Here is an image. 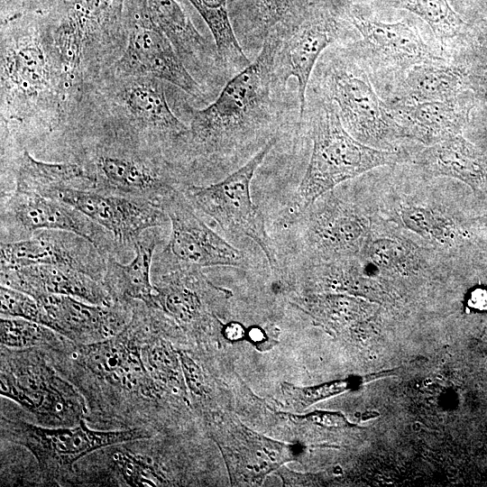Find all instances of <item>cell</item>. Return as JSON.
I'll list each match as a JSON object with an SVG mask.
<instances>
[{"mask_svg":"<svg viewBox=\"0 0 487 487\" xmlns=\"http://www.w3.org/2000/svg\"><path fill=\"white\" fill-rule=\"evenodd\" d=\"M416 163L430 176L452 177L470 185H477L486 174L475 151L459 135L427 146L417 155Z\"/></svg>","mask_w":487,"mask_h":487,"instance_id":"4316f807","label":"cell"},{"mask_svg":"<svg viewBox=\"0 0 487 487\" xmlns=\"http://www.w3.org/2000/svg\"><path fill=\"white\" fill-rule=\"evenodd\" d=\"M313 1L234 0V8L229 11L233 28L252 61L273 31L298 16Z\"/></svg>","mask_w":487,"mask_h":487,"instance_id":"cb8c5ba5","label":"cell"},{"mask_svg":"<svg viewBox=\"0 0 487 487\" xmlns=\"http://www.w3.org/2000/svg\"><path fill=\"white\" fill-rule=\"evenodd\" d=\"M46 198L76 208L111 233L122 244L133 246L146 230L170 223L160 204L142 198L76 188L53 190Z\"/></svg>","mask_w":487,"mask_h":487,"instance_id":"4fadbf2b","label":"cell"},{"mask_svg":"<svg viewBox=\"0 0 487 487\" xmlns=\"http://www.w3.org/2000/svg\"><path fill=\"white\" fill-rule=\"evenodd\" d=\"M155 228L143 232L133 244L134 258L122 264L115 258H106L104 284L111 295L120 299L140 300L155 308L157 289L151 282V269L158 237Z\"/></svg>","mask_w":487,"mask_h":487,"instance_id":"d4e9b609","label":"cell"},{"mask_svg":"<svg viewBox=\"0 0 487 487\" xmlns=\"http://www.w3.org/2000/svg\"><path fill=\"white\" fill-rule=\"evenodd\" d=\"M346 18L361 34L352 50L365 67L389 72H407L421 63L444 62L441 53L429 46L405 21L383 23L368 18L345 0Z\"/></svg>","mask_w":487,"mask_h":487,"instance_id":"8fae6325","label":"cell"},{"mask_svg":"<svg viewBox=\"0 0 487 487\" xmlns=\"http://www.w3.org/2000/svg\"><path fill=\"white\" fill-rule=\"evenodd\" d=\"M127 0H73L57 22V35L69 53L97 60L104 46L120 38Z\"/></svg>","mask_w":487,"mask_h":487,"instance_id":"2e32d148","label":"cell"},{"mask_svg":"<svg viewBox=\"0 0 487 487\" xmlns=\"http://www.w3.org/2000/svg\"><path fill=\"white\" fill-rule=\"evenodd\" d=\"M138 1L148 18L170 39L188 70L192 69L206 81H226L216 46L199 33L175 0Z\"/></svg>","mask_w":487,"mask_h":487,"instance_id":"44dd1931","label":"cell"},{"mask_svg":"<svg viewBox=\"0 0 487 487\" xmlns=\"http://www.w3.org/2000/svg\"><path fill=\"white\" fill-rule=\"evenodd\" d=\"M124 25L126 44L112 65L115 78H155L195 98H205L200 82L188 69L166 34L148 18L138 0L126 1Z\"/></svg>","mask_w":487,"mask_h":487,"instance_id":"ba28073f","label":"cell"},{"mask_svg":"<svg viewBox=\"0 0 487 487\" xmlns=\"http://www.w3.org/2000/svg\"><path fill=\"white\" fill-rule=\"evenodd\" d=\"M345 1L314 0L298 16L271 34L276 38L275 69L285 84L293 78L297 82L301 125L307 102V91L315 67L324 51L340 36L341 14Z\"/></svg>","mask_w":487,"mask_h":487,"instance_id":"8992f818","label":"cell"},{"mask_svg":"<svg viewBox=\"0 0 487 487\" xmlns=\"http://www.w3.org/2000/svg\"><path fill=\"white\" fill-rule=\"evenodd\" d=\"M399 371L400 368H397L365 375L352 376L346 379L337 380L308 388L298 389L292 387L290 390H289L285 386V390L290 391V395L295 397L296 401L301 408H306L319 400L328 399L347 391L358 389L370 381L395 375Z\"/></svg>","mask_w":487,"mask_h":487,"instance_id":"1f68e13d","label":"cell"},{"mask_svg":"<svg viewBox=\"0 0 487 487\" xmlns=\"http://www.w3.org/2000/svg\"><path fill=\"white\" fill-rule=\"evenodd\" d=\"M306 419L312 424L326 428L347 429L356 427L339 412L316 411L307 415Z\"/></svg>","mask_w":487,"mask_h":487,"instance_id":"8d00e7d4","label":"cell"},{"mask_svg":"<svg viewBox=\"0 0 487 487\" xmlns=\"http://www.w3.org/2000/svg\"><path fill=\"white\" fill-rule=\"evenodd\" d=\"M403 138L427 146L457 135L466 118V109L457 98L406 104L387 103Z\"/></svg>","mask_w":487,"mask_h":487,"instance_id":"603a6c76","label":"cell"},{"mask_svg":"<svg viewBox=\"0 0 487 487\" xmlns=\"http://www.w3.org/2000/svg\"><path fill=\"white\" fill-rule=\"evenodd\" d=\"M2 225L32 235L39 230H63L91 242L105 256L112 234L76 208L38 194L14 190L2 207Z\"/></svg>","mask_w":487,"mask_h":487,"instance_id":"9a60e30c","label":"cell"},{"mask_svg":"<svg viewBox=\"0 0 487 487\" xmlns=\"http://www.w3.org/2000/svg\"><path fill=\"white\" fill-rule=\"evenodd\" d=\"M364 68L352 48H337L322 54L313 73L317 74L319 95L335 104L352 136L369 146L394 151L392 142L403 136Z\"/></svg>","mask_w":487,"mask_h":487,"instance_id":"277c9868","label":"cell"},{"mask_svg":"<svg viewBox=\"0 0 487 487\" xmlns=\"http://www.w3.org/2000/svg\"><path fill=\"white\" fill-rule=\"evenodd\" d=\"M36 299L44 311L43 326L80 345L108 339L126 326L125 314L119 308L66 295L49 294Z\"/></svg>","mask_w":487,"mask_h":487,"instance_id":"d6986e66","label":"cell"},{"mask_svg":"<svg viewBox=\"0 0 487 487\" xmlns=\"http://www.w3.org/2000/svg\"><path fill=\"white\" fill-rule=\"evenodd\" d=\"M15 181V190L43 197L60 188H96L95 175L82 166L39 161L27 151H23L19 158Z\"/></svg>","mask_w":487,"mask_h":487,"instance_id":"484cf974","label":"cell"},{"mask_svg":"<svg viewBox=\"0 0 487 487\" xmlns=\"http://www.w3.org/2000/svg\"><path fill=\"white\" fill-rule=\"evenodd\" d=\"M133 320L117 335L80 345L78 359L96 377L130 392L149 397L153 387L142 360Z\"/></svg>","mask_w":487,"mask_h":487,"instance_id":"ac0fdd59","label":"cell"},{"mask_svg":"<svg viewBox=\"0 0 487 487\" xmlns=\"http://www.w3.org/2000/svg\"><path fill=\"white\" fill-rule=\"evenodd\" d=\"M51 328L20 317H1V345L7 347H32L47 344L55 337Z\"/></svg>","mask_w":487,"mask_h":487,"instance_id":"d6a6232c","label":"cell"},{"mask_svg":"<svg viewBox=\"0 0 487 487\" xmlns=\"http://www.w3.org/2000/svg\"><path fill=\"white\" fill-rule=\"evenodd\" d=\"M1 285L34 299L49 294L66 295L101 306H111L112 300L108 290L98 280L65 265H1Z\"/></svg>","mask_w":487,"mask_h":487,"instance_id":"ffe728a7","label":"cell"},{"mask_svg":"<svg viewBox=\"0 0 487 487\" xmlns=\"http://www.w3.org/2000/svg\"><path fill=\"white\" fill-rule=\"evenodd\" d=\"M179 357L188 386L195 394H202L205 385L201 370L188 355L180 353Z\"/></svg>","mask_w":487,"mask_h":487,"instance_id":"74e56055","label":"cell"},{"mask_svg":"<svg viewBox=\"0 0 487 487\" xmlns=\"http://www.w3.org/2000/svg\"><path fill=\"white\" fill-rule=\"evenodd\" d=\"M400 216L406 227L432 242L446 244L454 234L447 217L429 207H403Z\"/></svg>","mask_w":487,"mask_h":487,"instance_id":"4dcf8cb0","label":"cell"},{"mask_svg":"<svg viewBox=\"0 0 487 487\" xmlns=\"http://www.w3.org/2000/svg\"><path fill=\"white\" fill-rule=\"evenodd\" d=\"M247 331L237 322H231L224 327V335L230 341H238L246 336Z\"/></svg>","mask_w":487,"mask_h":487,"instance_id":"ab89813d","label":"cell"},{"mask_svg":"<svg viewBox=\"0 0 487 487\" xmlns=\"http://www.w3.org/2000/svg\"><path fill=\"white\" fill-rule=\"evenodd\" d=\"M96 190L142 198L161 205L176 188L155 164L119 152H101L96 160Z\"/></svg>","mask_w":487,"mask_h":487,"instance_id":"7402d4cb","label":"cell"},{"mask_svg":"<svg viewBox=\"0 0 487 487\" xmlns=\"http://www.w3.org/2000/svg\"><path fill=\"white\" fill-rule=\"evenodd\" d=\"M279 138L272 139L225 179L208 186L188 185L181 189L194 207L210 216L223 230L252 239L276 274L281 273L282 265L267 234L262 215L252 200L250 187L256 170Z\"/></svg>","mask_w":487,"mask_h":487,"instance_id":"5b68a950","label":"cell"},{"mask_svg":"<svg viewBox=\"0 0 487 487\" xmlns=\"http://www.w3.org/2000/svg\"><path fill=\"white\" fill-rule=\"evenodd\" d=\"M327 193L299 215L303 216L301 246L311 260L308 262L354 257L370 238L367 219Z\"/></svg>","mask_w":487,"mask_h":487,"instance_id":"7c38bea8","label":"cell"},{"mask_svg":"<svg viewBox=\"0 0 487 487\" xmlns=\"http://www.w3.org/2000/svg\"><path fill=\"white\" fill-rule=\"evenodd\" d=\"M465 306L469 310L487 311V287H477L472 289L465 299Z\"/></svg>","mask_w":487,"mask_h":487,"instance_id":"f35d334b","label":"cell"},{"mask_svg":"<svg viewBox=\"0 0 487 487\" xmlns=\"http://www.w3.org/2000/svg\"><path fill=\"white\" fill-rule=\"evenodd\" d=\"M161 206L171 225L170 240L161 254L163 267H248L244 253L208 227L195 213L181 190L166 196Z\"/></svg>","mask_w":487,"mask_h":487,"instance_id":"30bf717a","label":"cell"},{"mask_svg":"<svg viewBox=\"0 0 487 487\" xmlns=\"http://www.w3.org/2000/svg\"><path fill=\"white\" fill-rule=\"evenodd\" d=\"M1 428L13 442L26 447L41 470L53 478L69 473L75 462L96 449L149 437L142 428L93 430L83 419L77 426L45 427L2 418Z\"/></svg>","mask_w":487,"mask_h":487,"instance_id":"9c48e42d","label":"cell"},{"mask_svg":"<svg viewBox=\"0 0 487 487\" xmlns=\"http://www.w3.org/2000/svg\"><path fill=\"white\" fill-rule=\"evenodd\" d=\"M319 97L310 112L313 146L294 198L293 218L339 183L401 159L396 151L374 148L355 139L342 124L335 104Z\"/></svg>","mask_w":487,"mask_h":487,"instance_id":"3957f363","label":"cell"},{"mask_svg":"<svg viewBox=\"0 0 487 487\" xmlns=\"http://www.w3.org/2000/svg\"><path fill=\"white\" fill-rule=\"evenodd\" d=\"M1 117L5 122L56 126L73 88L53 25L21 15L2 23Z\"/></svg>","mask_w":487,"mask_h":487,"instance_id":"7a4b0ae2","label":"cell"},{"mask_svg":"<svg viewBox=\"0 0 487 487\" xmlns=\"http://www.w3.org/2000/svg\"><path fill=\"white\" fill-rule=\"evenodd\" d=\"M0 299L3 317H20L43 325L44 311L31 295L1 285Z\"/></svg>","mask_w":487,"mask_h":487,"instance_id":"e575fe53","label":"cell"},{"mask_svg":"<svg viewBox=\"0 0 487 487\" xmlns=\"http://www.w3.org/2000/svg\"><path fill=\"white\" fill-rule=\"evenodd\" d=\"M0 392L47 425L76 426L86 412L79 393L37 354L2 358Z\"/></svg>","mask_w":487,"mask_h":487,"instance_id":"52a82bcc","label":"cell"},{"mask_svg":"<svg viewBox=\"0 0 487 487\" xmlns=\"http://www.w3.org/2000/svg\"><path fill=\"white\" fill-rule=\"evenodd\" d=\"M275 49L271 34L251 64L228 79L211 104L194 110L185 142L192 155L222 168L233 167L280 137L287 84L275 69Z\"/></svg>","mask_w":487,"mask_h":487,"instance_id":"6da1fadb","label":"cell"},{"mask_svg":"<svg viewBox=\"0 0 487 487\" xmlns=\"http://www.w3.org/2000/svg\"><path fill=\"white\" fill-rule=\"evenodd\" d=\"M207 23L226 80L252 62L239 43L230 18L229 0H188Z\"/></svg>","mask_w":487,"mask_h":487,"instance_id":"f1b7e54d","label":"cell"},{"mask_svg":"<svg viewBox=\"0 0 487 487\" xmlns=\"http://www.w3.org/2000/svg\"><path fill=\"white\" fill-rule=\"evenodd\" d=\"M394 8L408 10L423 19L442 43L455 37L464 22L447 0H381Z\"/></svg>","mask_w":487,"mask_h":487,"instance_id":"f546056e","label":"cell"},{"mask_svg":"<svg viewBox=\"0 0 487 487\" xmlns=\"http://www.w3.org/2000/svg\"><path fill=\"white\" fill-rule=\"evenodd\" d=\"M246 335L253 343H261L266 338L264 331L258 326H253L247 330Z\"/></svg>","mask_w":487,"mask_h":487,"instance_id":"60d3db41","label":"cell"},{"mask_svg":"<svg viewBox=\"0 0 487 487\" xmlns=\"http://www.w3.org/2000/svg\"><path fill=\"white\" fill-rule=\"evenodd\" d=\"M464 87L459 68L437 63H421L409 69L401 81L400 94L391 101L415 104L445 101L456 97Z\"/></svg>","mask_w":487,"mask_h":487,"instance_id":"83f0119b","label":"cell"},{"mask_svg":"<svg viewBox=\"0 0 487 487\" xmlns=\"http://www.w3.org/2000/svg\"><path fill=\"white\" fill-rule=\"evenodd\" d=\"M114 461L124 481L131 486H156L162 479L154 467L142 456L119 450Z\"/></svg>","mask_w":487,"mask_h":487,"instance_id":"836d02e7","label":"cell"},{"mask_svg":"<svg viewBox=\"0 0 487 487\" xmlns=\"http://www.w3.org/2000/svg\"><path fill=\"white\" fill-rule=\"evenodd\" d=\"M114 102L119 115L134 129L163 143L184 144L188 133L170 109L163 81L151 77L116 78Z\"/></svg>","mask_w":487,"mask_h":487,"instance_id":"5bb4252c","label":"cell"},{"mask_svg":"<svg viewBox=\"0 0 487 487\" xmlns=\"http://www.w3.org/2000/svg\"><path fill=\"white\" fill-rule=\"evenodd\" d=\"M57 264L77 269L99 280L106 258L86 238L63 230H39L29 238L1 244V265Z\"/></svg>","mask_w":487,"mask_h":487,"instance_id":"e0dca14e","label":"cell"},{"mask_svg":"<svg viewBox=\"0 0 487 487\" xmlns=\"http://www.w3.org/2000/svg\"><path fill=\"white\" fill-rule=\"evenodd\" d=\"M148 366L161 380L175 381L179 383V371L177 356L169 344L158 340L145 350Z\"/></svg>","mask_w":487,"mask_h":487,"instance_id":"d590c367","label":"cell"}]
</instances>
